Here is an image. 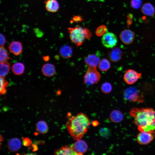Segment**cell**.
I'll use <instances>...</instances> for the list:
<instances>
[{
	"instance_id": "6da1fadb",
	"label": "cell",
	"mask_w": 155,
	"mask_h": 155,
	"mask_svg": "<svg viewBox=\"0 0 155 155\" xmlns=\"http://www.w3.org/2000/svg\"><path fill=\"white\" fill-rule=\"evenodd\" d=\"M133 123L140 131L150 132L155 135V111L151 108H134L130 111Z\"/></svg>"
},
{
	"instance_id": "7a4b0ae2",
	"label": "cell",
	"mask_w": 155,
	"mask_h": 155,
	"mask_svg": "<svg viewBox=\"0 0 155 155\" xmlns=\"http://www.w3.org/2000/svg\"><path fill=\"white\" fill-rule=\"evenodd\" d=\"M90 124L88 117L84 113H80L69 118L66 125L72 138L76 141L81 139L86 133Z\"/></svg>"
},
{
	"instance_id": "3957f363",
	"label": "cell",
	"mask_w": 155,
	"mask_h": 155,
	"mask_svg": "<svg viewBox=\"0 0 155 155\" xmlns=\"http://www.w3.org/2000/svg\"><path fill=\"white\" fill-rule=\"evenodd\" d=\"M68 31L71 41L77 46L82 44L85 38L89 39L92 36V33L88 29L80 26L69 28Z\"/></svg>"
},
{
	"instance_id": "277c9868",
	"label": "cell",
	"mask_w": 155,
	"mask_h": 155,
	"mask_svg": "<svg viewBox=\"0 0 155 155\" xmlns=\"http://www.w3.org/2000/svg\"><path fill=\"white\" fill-rule=\"evenodd\" d=\"M124 98L133 102H143L144 96L141 91L135 87H130L125 89L123 93Z\"/></svg>"
},
{
	"instance_id": "5b68a950",
	"label": "cell",
	"mask_w": 155,
	"mask_h": 155,
	"mask_svg": "<svg viewBox=\"0 0 155 155\" xmlns=\"http://www.w3.org/2000/svg\"><path fill=\"white\" fill-rule=\"evenodd\" d=\"M101 75L96 67L89 66L84 77V84L91 85L96 84L100 80Z\"/></svg>"
},
{
	"instance_id": "8992f818",
	"label": "cell",
	"mask_w": 155,
	"mask_h": 155,
	"mask_svg": "<svg viewBox=\"0 0 155 155\" xmlns=\"http://www.w3.org/2000/svg\"><path fill=\"white\" fill-rule=\"evenodd\" d=\"M101 42L103 46L106 48H113L116 45L117 40L115 34L111 32H107L103 35Z\"/></svg>"
},
{
	"instance_id": "52a82bcc",
	"label": "cell",
	"mask_w": 155,
	"mask_h": 155,
	"mask_svg": "<svg viewBox=\"0 0 155 155\" xmlns=\"http://www.w3.org/2000/svg\"><path fill=\"white\" fill-rule=\"evenodd\" d=\"M142 74L132 69L126 70L123 79L125 82L127 84H134L142 76Z\"/></svg>"
},
{
	"instance_id": "ba28073f",
	"label": "cell",
	"mask_w": 155,
	"mask_h": 155,
	"mask_svg": "<svg viewBox=\"0 0 155 155\" xmlns=\"http://www.w3.org/2000/svg\"><path fill=\"white\" fill-rule=\"evenodd\" d=\"M120 38L122 42L126 44H129L133 41L135 37V33L129 29H125L120 33Z\"/></svg>"
},
{
	"instance_id": "9c48e42d",
	"label": "cell",
	"mask_w": 155,
	"mask_h": 155,
	"mask_svg": "<svg viewBox=\"0 0 155 155\" xmlns=\"http://www.w3.org/2000/svg\"><path fill=\"white\" fill-rule=\"evenodd\" d=\"M154 135L150 132L140 131L137 135L138 142L142 145L147 144L153 140Z\"/></svg>"
},
{
	"instance_id": "30bf717a",
	"label": "cell",
	"mask_w": 155,
	"mask_h": 155,
	"mask_svg": "<svg viewBox=\"0 0 155 155\" xmlns=\"http://www.w3.org/2000/svg\"><path fill=\"white\" fill-rule=\"evenodd\" d=\"M71 146L78 155H82L87 151L88 148L86 143L81 139L76 140Z\"/></svg>"
},
{
	"instance_id": "8fae6325",
	"label": "cell",
	"mask_w": 155,
	"mask_h": 155,
	"mask_svg": "<svg viewBox=\"0 0 155 155\" xmlns=\"http://www.w3.org/2000/svg\"><path fill=\"white\" fill-rule=\"evenodd\" d=\"M100 53L89 54L85 59V63L89 66L96 67L100 61Z\"/></svg>"
},
{
	"instance_id": "7c38bea8",
	"label": "cell",
	"mask_w": 155,
	"mask_h": 155,
	"mask_svg": "<svg viewBox=\"0 0 155 155\" xmlns=\"http://www.w3.org/2000/svg\"><path fill=\"white\" fill-rule=\"evenodd\" d=\"M123 55L121 50L119 48L116 47L109 51L108 53V57L111 61L117 62L121 59Z\"/></svg>"
},
{
	"instance_id": "4fadbf2b",
	"label": "cell",
	"mask_w": 155,
	"mask_h": 155,
	"mask_svg": "<svg viewBox=\"0 0 155 155\" xmlns=\"http://www.w3.org/2000/svg\"><path fill=\"white\" fill-rule=\"evenodd\" d=\"M54 154L62 155H77V153L74 150L71 146L66 145L55 150Z\"/></svg>"
},
{
	"instance_id": "5bb4252c",
	"label": "cell",
	"mask_w": 155,
	"mask_h": 155,
	"mask_svg": "<svg viewBox=\"0 0 155 155\" xmlns=\"http://www.w3.org/2000/svg\"><path fill=\"white\" fill-rule=\"evenodd\" d=\"M8 49L11 53L15 55H19L22 52V43L19 41H13L10 43Z\"/></svg>"
},
{
	"instance_id": "9a60e30c",
	"label": "cell",
	"mask_w": 155,
	"mask_h": 155,
	"mask_svg": "<svg viewBox=\"0 0 155 155\" xmlns=\"http://www.w3.org/2000/svg\"><path fill=\"white\" fill-rule=\"evenodd\" d=\"M21 142L17 138H13L10 139L7 143L8 149L12 152L18 151L21 147Z\"/></svg>"
},
{
	"instance_id": "2e32d148",
	"label": "cell",
	"mask_w": 155,
	"mask_h": 155,
	"mask_svg": "<svg viewBox=\"0 0 155 155\" xmlns=\"http://www.w3.org/2000/svg\"><path fill=\"white\" fill-rule=\"evenodd\" d=\"M44 2L45 9L48 11L55 13L59 10V5L57 0H47Z\"/></svg>"
},
{
	"instance_id": "e0dca14e",
	"label": "cell",
	"mask_w": 155,
	"mask_h": 155,
	"mask_svg": "<svg viewBox=\"0 0 155 155\" xmlns=\"http://www.w3.org/2000/svg\"><path fill=\"white\" fill-rule=\"evenodd\" d=\"M41 71L43 74L47 77L53 76L56 72L54 65L50 63L44 64L42 67Z\"/></svg>"
},
{
	"instance_id": "ac0fdd59",
	"label": "cell",
	"mask_w": 155,
	"mask_h": 155,
	"mask_svg": "<svg viewBox=\"0 0 155 155\" xmlns=\"http://www.w3.org/2000/svg\"><path fill=\"white\" fill-rule=\"evenodd\" d=\"M73 53V49L70 46L65 45L60 49L59 53L61 56L64 59H68L71 57Z\"/></svg>"
},
{
	"instance_id": "d6986e66",
	"label": "cell",
	"mask_w": 155,
	"mask_h": 155,
	"mask_svg": "<svg viewBox=\"0 0 155 155\" xmlns=\"http://www.w3.org/2000/svg\"><path fill=\"white\" fill-rule=\"evenodd\" d=\"M141 11L144 14L148 16H152L155 13V10L153 5L150 3H144L141 8Z\"/></svg>"
},
{
	"instance_id": "ffe728a7",
	"label": "cell",
	"mask_w": 155,
	"mask_h": 155,
	"mask_svg": "<svg viewBox=\"0 0 155 155\" xmlns=\"http://www.w3.org/2000/svg\"><path fill=\"white\" fill-rule=\"evenodd\" d=\"M110 119L113 122L118 123L121 122L123 118L122 113L118 110H115L112 111L110 114Z\"/></svg>"
},
{
	"instance_id": "44dd1931",
	"label": "cell",
	"mask_w": 155,
	"mask_h": 155,
	"mask_svg": "<svg viewBox=\"0 0 155 155\" xmlns=\"http://www.w3.org/2000/svg\"><path fill=\"white\" fill-rule=\"evenodd\" d=\"M11 70L13 73L15 75H20L22 74L24 72V65L21 63H16L13 64Z\"/></svg>"
},
{
	"instance_id": "7402d4cb",
	"label": "cell",
	"mask_w": 155,
	"mask_h": 155,
	"mask_svg": "<svg viewBox=\"0 0 155 155\" xmlns=\"http://www.w3.org/2000/svg\"><path fill=\"white\" fill-rule=\"evenodd\" d=\"M10 64L7 61L3 62H0V77H5V76L8 74L10 69Z\"/></svg>"
},
{
	"instance_id": "603a6c76",
	"label": "cell",
	"mask_w": 155,
	"mask_h": 155,
	"mask_svg": "<svg viewBox=\"0 0 155 155\" xmlns=\"http://www.w3.org/2000/svg\"><path fill=\"white\" fill-rule=\"evenodd\" d=\"M36 127L37 131L41 133H45L48 130V127L46 123L43 121H38L36 124Z\"/></svg>"
},
{
	"instance_id": "cb8c5ba5",
	"label": "cell",
	"mask_w": 155,
	"mask_h": 155,
	"mask_svg": "<svg viewBox=\"0 0 155 155\" xmlns=\"http://www.w3.org/2000/svg\"><path fill=\"white\" fill-rule=\"evenodd\" d=\"M110 62L106 59H103L100 61L98 67L100 70L102 71H107L110 68Z\"/></svg>"
},
{
	"instance_id": "d4e9b609",
	"label": "cell",
	"mask_w": 155,
	"mask_h": 155,
	"mask_svg": "<svg viewBox=\"0 0 155 155\" xmlns=\"http://www.w3.org/2000/svg\"><path fill=\"white\" fill-rule=\"evenodd\" d=\"M11 59L9 57L7 50L4 46H0V62H3L7 61V60Z\"/></svg>"
},
{
	"instance_id": "484cf974",
	"label": "cell",
	"mask_w": 155,
	"mask_h": 155,
	"mask_svg": "<svg viewBox=\"0 0 155 155\" xmlns=\"http://www.w3.org/2000/svg\"><path fill=\"white\" fill-rule=\"evenodd\" d=\"M0 90L1 94H5L7 92L6 88L8 86L9 83L5 79V77H0Z\"/></svg>"
},
{
	"instance_id": "4316f807",
	"label": "cell",
	"mask_w": 155,
	"mask_h": 155,
	"mask_svg": "<svg viewBox=\"0 0 155 155\" xmlns=\"http://www.w3.org/2000/svg\"><path fill=\"white\" fill-rule=\"evenodd\" d=\"M99 133L101 137L107 138L110 136L111 132L108 128L102 127L99 129Z\"/></svg>"
},
{
	"instance_id": "83f0119b",
	"label": "cell",
	"mask_w": 155,
	"mask_h": 155,
	"mask_svg": "<svg viewBox=\"0 0 155 155\" xmlns=\"http://www.w3.org/2000/svg\"><path fill=\"white\" fill-rule=\"evenodd\" d=\"M112 89V86L111 84L107 82L103 83L101 87L102 91L105 94H108L110 92Z\"/></svg>"
},
{
	"instance_id": "f1b7e54d",
	"label": "cell",
	"mask_w": 155,
	"mask_h": 155,
	"mask_svg": "<svg viewBox=\"0 0 155 155\" xmlns=\"http://www.w3.org/2000/svg\"><path fill=\"white\" fill-rule=\"evenodd\" d=\"M107 31L106 26L105 25H102L97 28L95 33L97 36H100L104 35Z\"/></svg>"
},
{
	"instance_id": "f546056e",
	"label": "cell",
	"mask_w": 155,
	"mask_h": 155,
	"mask_svg": "<svg viewBox=\"0 0 155 155\" xmlns=\"http://www.w3.org/2000/svg\"><path fill=\"white\" fill-rule=\"evenodd\" d=\"M142 0H131L130 5L131 7L135 9H138L142 5Z\"/></svg>"
},
{
	"instance_id": "4dcf8cb0",
	"label": "cell",
	"mask_w": 155,
	"mask_h": 155,
	"mask_svg": "<svg viewBox=\"0 0 155 155\" xmlns=\"http://www.w3.org/2000/svg\"><path fill=\"white\" fill-rule=\"evenodd\" d=\"M31 140L28 137L23 138V144L24 146H30L32 144Z\"/></svg>"
},
{
	"instance_id": "1f68e13d",
	"label": "cell",
	"mask_w": 155,
	"mask_h": 155,
	"mask_svg": "<svg viewBox=\"0 0 155 155\" xmlns=\"http://www.w3.org/2000/svg\"><path fill=\"white\" fill-rule=\"evenodd\" d=\"M0 46H3L6 42V40L4 35L1 34H0Z\"/></svg>"
},
{
	"instance_id": "d6a6232c",
	"label": "cell",
	"mask_w": 155,
	"mask_h": 155,
	"mask_svg": "<svg viewBox=\"0 0 155 155\" xmlns=\"http://www.w3.org/2000/svg\"><path fill=\"white\" fill-rule=\"evenodd\" d=\"M73 22H80L83 20V19L82 17L79 16H74L72 18Z\"/></svg>"
},
{
	"instance_id": "836d02e7",
	"label": "cell",
	"mask_w": 155,
	"mask_h": 155,
	"mask_svg": "<svg viewBox=\"0 0 155 155\" xmlns=\"http://www.w3.org/2000/svg\"><path fill=\"white\" fill-rule=\"evenodd\" d=\"M43 59L44 61H48L50 59V57L49 56H43Z\"/></svg>"
},
{
	"instance_id": "e575fe53",
	"label": "cell",
	"mask_w": 155,
	"mask_h": 155,
	"mask_svg": "<svg viewBox=\"0 0 155 155\" xmlns=\"http://www.w3.org/2000/svg\"><path fill=\"white\" fill-rule=\"evenodd\" d=\"M98 124V123L97 121H94L92 122V125L94 126H96Z\"/></svg>"
}]
</instances>
